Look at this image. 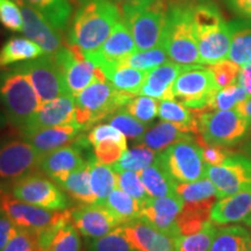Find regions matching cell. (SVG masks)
I'll use <instances>...</instances> for the list:
<instances>
[{
  "label": "cell",
  "mask_w": 251,
  "mask_h": 251,
  "mask_svg": "<svg viewBox=\"0 0 251 251\" xmlns=\"http://www.w3.org/2000/svg\"><path fill=\"white\" fill-rule=\"evenodd\" d=\"M120 20V9L109 0H81L68 43L78 46L84 54L96 51L105 43Z\"/></svg>",
  "instance_id": "obj_1"
},
{
  "label": "cell",
  "mask_w": 251,
  "mask_h": 251,
  "mask_svg": "<svg viewBox=\"0 0 251 251\" xmlns=\"http://www.w3.org/2000/svg\"><path fill=\"white\" fill-rule=\"evenodd\" d=\"M192 17L202 64L212 65L228 58L233 30L214 2L197 1L193 5Z\"/></svg>",
  "instance_id": "obj_2"
},
{
  "label": "cell",
  "mask_w": 251,
  "mask_h": 251,
  "mask_svg": "<svg viewBox=\"0 0 251 251\" xmlns=\"http://www.w3.org/2000/svg\"><path fill=\"white\" fill-rule=\"evenodd\" d=\"M168 0H136L120 6L121 20L129 28L139 51L162 45Z\"/></svg>",
  "instance_id": "obj_3"
},
{
  "label": "cell",
  "mask_w": 251,
  "mask_h": 251,
  "mask_svg": "<svg viewBox=\"0 0 251 251\" xmlns=\"http://www.w3.org/2000/svg\"><path fill=\"white\" fill-rule=\"evenodd\" d=\"M193 5L169 4L164 35L161 45L168 52L170 61L183 67L203 65L200 59L194 30Z\"/></svg>",
  "instance_id": "obj_4"
},
{
  "label": "cell",
  "mask_w": 251,
  "mask_h": 251,
  "mask_svg": "<svg viewBox=\"0 0 251 251\" xmlns=\"http://www.w3.org/2000/svg\"><path fill=\"white\" fill-rule=\"evenodd\" d=\"M134 97L136 94L118 90L108 80L94 81L76 97V126L81 131L90 130L124 108Z\"/></svg>",
  "instance_id": "obj_5"
},
{
  "label": "cell",
  "mask_w": 251,
  "mask_h": 251,
  "mask_svg": "<svg viewBox=\"0 0 251 251\" xmlns=\"http://www.w3.org/2000/svg\"><path fill=\"white\" fill-rule=\"evenodd\" d=\"M0 102L9 124L19 131L41 107L30 80L15 67L0 71Z\"/></svg>",
  "instance_id": "obj_6"
},
{
  "label": "cell",
  "mask_w": 251,
  "mask_h": 251,
  "mask_svg": "<svg viewBox=\"0 0 251 251\" xmlns=\"http://www.w3.org/2000/svg\"><path fill=\"white\" fill-rule=\"evenodd\" d=\"M197 111V109H196ZM199 137L207 144L235 148L246 140L249 127L246 118L236 108L226 111H198Z\"/></svg>",
  "instance_id": "obj_7"
},
{
  "label": "cell",
  "mask_w": 251,
  "mask_h": 251,
  "mask_svg": "<svg viewBox=\"0 0 251 251\" xmlns=\"http://www.w3.org/2000/svg\"><path fill=\"white\" fill-rule=\"evenodd\" d=\"M156 162L176 183H192L206 176V163L196 140H183L158 152Z\"/></svg>",
  "instance_id": "obj_8"
},
{
  "label": "cell",
  "mask_w": 251,
  "mask_h": 251,
  "mask_svg": "<svg viewBox=\"0 0 251 251\" xmlns=\"http://www.w3.org/2000/svg\"><path fill=\"white\" fill-rule=\"evenodd\" d=\"M8 192L21 201L50 211H65L70 205L67 193L40 170L13 181Z\"/></svg>",
  "instance_id": "obj_9"
},
{
  "label": "cell",
  "mask_w": 251,
  "mask_h": 251,
  "mask_svg": "<svg viewBox=\"0 0 251 251\" xmlns=\"http://www.w3.org/2000/svg\"><path fill=\"white\" fill-rule=\"evenodd\" d=\"M219 90L212 71L205 65L186 67L172 86L175 100L188 108L202 112L208 111Z\"/></svg>",
  "instance_id": "obj_10"
},
{
  "label": "cell",
  "mask_w": 251,
  "mask_h": 251,
  "mask_svg": "<svg viewBox=\"0 0 251 251\" xmlns=\"http://www.w3.org/2000/svg\"><path fill=\"white\" fill-rule=\"evenodd\" d=\"M91 146L92 144L89 141L87 134L81 131L68 146L42 153L37 168L59 186L71 172L76 171L96 158L94 153H90Z\"/></svg>",
  "instance_id": "obj_11"
},
{
  "label": "cell",
  "mask_w": 251,
  "mask_h": 251,
  "mask_svg": "<svg viewBox=\"0 0 251 251\" xmlns=\"http://www.w3.org/2000/svg\"><path fill=\"white\" fill-rule=\"evenodd\" d=\"M19 71L26 75L39 97L41 105L67 96L69 90L62 69L56 62L54 55L45 54L15 65ZM71 96V94H70Z\"/></svg>",
  "instance_id": "obj_12"
},
{
  "label": "cell",
  "mask_w": 251,
  "mask_h": 251,
  "mask_svg": "<svg viewBox=\"0 0 251 251\" xmlns=\"http://www.w3.org/2000/svg\"><path fill=\"white\" fill-rule=\"evenodd\" d=\"M54 57L64 75L69 93L75 98L94 81L107 80L101 69L89 61L76 45L64 43Z\"/></svg>",
  "instance_id": "obj_13"
},
{
  "label": "cell",
  "mask_w": 251,
  "mask_h": 251,
  "mask_svg": "<svg viewBox=\"0 0 251 251\" xmlns=\"http://www.w3.org/2000/svg\"><path fill=\"white\" fill-rule=\"evenodd\" d=\"M40 153L25 139H0V184L13 181L39 170Z\"/></svg>",
  "instance_id": "obj_14"
},
{
  "label": "cell",
  "mask_w": 251,
  "mask_h": 251,
  "mask_svg": "<svg viewBox=\"0 0 251 251\" xmlns=\"http://www.w3.org/2000/svg\"><path fill=\"white\" fill-rule=\"evenodd\" d=\"M206 177L215 186L218 199L251 190V159L237 152L220 165L206 164Z\"/></svg>",
  "instance_id": "obj_15"
},
{
  "label": "cell",
  "mask_w": 251,
  "mask_h": 251,
  "mask_svg": "<svg viewBox=\"0 0 251 251\" xmlns=\"http://www.w3.org/2000/svg\"><path fill=\"white\" fill-rule=\"evenodd\" d=\"M0 212L4 213L18 227L33 231L48 228L71 215L69 208L59 212L50 211L21 201L9 192L0 193Z\"/></svg>",
  "instance_id": "obj_16"
},
{
  "label": "cell",
  "mask_w": 251,
  "mask_h": 251,
  "mask_svg": "<svg viewBox=\"0 0 251 251\" xmlns=\"http://www.w3.org/2000/svg\"><path fill=\"white\" fill-rule=\"evenodd\" d=\"M137 51L134 37L129 28L120 20L112 34L98 50L84 54L86 58L100 68L103 74L119 67L128 56Z\"/></svg>",
  "instance_id": "obj_17"
},
{
  "label": "cell",
  "mask_w": 251,
  "mask_h": 251,
  "mask_svg": "<svg viewBox=\"0 0 251 251\" xmlns=\"http://www.w3.org/2000/svg\"><path fill=\"white\" fill-rule=\"evenodd\" d=\"M69 209L72 224L86 238L105 236L120 226L112 213L99 203H78Z\"/></svg>",
  "instance_id": "obj_18"
},
{
  "label": "cell",
  "mask_w": 251,
  "mask_h": 251,
  "mask_svg": "<svg viewBox=\"0 0 251 251\" xmlns=\"http://www.w3.org/2000/svg\"><path fill=\"white\" fill-rule=\"evenodd\" d=\"M55 126H76V98L74 96L67 94L41 105L19 133L24 134Z\"/></svg>",
  "instance_id": "obj_19"
},
{
  "label": "cell",
  "mask_w": 251,
  "mask_h": 251,
  "mask_svg": "<svg viewBox=\"0 0 251 251\" xmlns=\"http://www.w3.org/2000/svg\"><path fill=\"white\" fill-rule=\"evenodd\" d=\"M121 228L134 251H176L178 237L159 231L142 218L127 222Z\"/></svg>",
  "instance_id": "obj_20"
},
{
  "label": "cell",
  "mask_w": 251,
  "mask_h": 251,
  "mask_svg": "<svg viewBox=\"0 0 251 251\" xmlns=\"http://www.w3.org/2000/svg\"><path fill=\"white\" fill-rule=\"evenodd\" d=\"M183 206V199L177 193L162 198H149L141 207L140 218L148 221L159 231L179 237L177 218Z\"/></svg>",
  "instance_id": "obj_21"
},
{
  "label": "cell",
  "mask_w": 251,
  "mask_h": 251,
  "mask_svg": "<svg viewBox=\"0 0 251 251\" xmlns=\"http://www.w3.org/2000/svg\"><path fill=\"white\" fill-rule=\"evenodd\" d=\"M15 1L18 2L23 14V33L28 39L37 43L43 49L45 54L55 55L64 46L58 31L50 26L48 21L39 12H36L23 0H15Z\"/></svg>",
  "instance_id": "obj_22"
},
{
  "label": "cell",
  "mask_w": 251,
  "mask_h": 251,
  "mask_svg": "<svg viewBox=\"0 0 251 251\" xmlns=\"http://www.w3.org/2000/svg\"><path fill=\"white\" fill-rule=\"evenodd\" d=\"M251 218V190L219 199L211 211V221L218 226L246 224Z\"/></svg>",
  "instance_id": "obj_23"
},
{
  "label": "cell",
  "mask_w": 251,
  "mask_h": 251,
  "mask_svg": "<svg viewBox=\"0 0 251 251\" xmlns=\"http://www.w3.org/2000/svg\"><path fill=\"white\" fill-rule=\"evenodd\" d=\"M185 68L186 67L168 61L152 69L148 72L139 94L158 100H174L172 86Z\"/></svg>",
  "instance_id": "obj_24"
},
{
  "label": "cell",
  "mask_w": 251,
  "mask_h": 251,
  "mask_svg": "<svg viewBox=\"0 0 251 251\" xmlns=\"http://www.w3.org/2000/svg\"><path fill=\"white\" fill-rule=\"evenodd\" d=\"M81 133L76 126H55V127L41 128L20 136L29 142L40 155L68 146Z\"/></svg>",
  "instance_id": "obj_25"
},
{
  "label": "cell",
  "mask_w": 251,
  "mask_h": 251,
  "mask_svg": "<svg viewBox=\"0 0 251 251\" xmlns=\"http://www.w3.org/2000/svg\"><path fill=\"white\" fill-rule=\"evenodd\" d=\"M192 139H194V135L184 131L179 126L172 122L162 121L151 126L135 143L143 144L153 151L161 152L179 141Z\"/></svg>",
  "instance_id": "obj_26"
},
{
  "label": "cell",
  "mask_w": 251,
  "mask_h": 251,
  "mask_svg": "<svg viewBox=\"0 0 251 251\" xmlns=\"http://www.w3.org/2000/svg\"><path fill=\"white\" fill-rule=\"evenodd\" d=\"M45 55L37 43L25 37H11L0 48V70Z\"/></svg>",
  "instance_id": "obj_27"
},
{
  "label": "cell",
  "mask_w": 251,
  "mask_h": 251,
  "mask_svg": "<svg viewBox=\"0 0 251 251\" xmlns=\"http://www.w3.org/2000/svg\"><path fill=\"white\" fill-rule=\"evenodd\" d=\"M158 117L163 121L172 122L179 126L184 131L196 135L199 133L198 128V111L191 109L177 101V100H161L158 107Z\"/></svg>",
  "instance_id": "obj_28"
},
{
  "label": "cell",
  "mask_w": 251,
  "mask_h": 251,
  "mask_svg": "<svg viewBox=\"0 0 251 251\" xmlns=\"http://www.w3.org/2000/svg\"><path fill=\"white\" fill-rule=\"evenodd\" d=\"M42 15L57 31L67 29L72 14L69 0H23Z\"/></svg>",
  "instance_id": "obj_29"
},
{
  "label": "cell",
  "mask_w": 251,
  "mask_h": 251,
  "mask_svg": "<svg viewBox=\"0 0 251 251\" xmlns=\"http://www.w3.org/2000/svg\"><path fill=\"white\" fill-rule=\"evenodd\" d=\"M139 175L150 198H162L177 193L176 192L177 183L156 162V159L151 165L140 171Z\"/></svg>",
  "instance_id": "obj_30"
},
{
  "label": "cell",
  "mask_w": 251,
  "mask_h": 251,
  "mask_svg": "<svg viewBox=\"0 0 251 251\" xmlns=\"http://www.w3.org/2000/svg\"><path fill=\"white\" fill-rule=\"evenodd\" d=\"M91 163V162H90ZM90 163L71 172L59 187L67 193L72 201L78 203H96V197L92 192L90 181Z\"/></svg>",
  "instance_id": "obj_31"
},
{
  "label": "cell",
  "mask_w": 251,
  "mask_h": 251,
  "mask_svg": "<svg viewBox=\"0 0 251 251\" xmlns=\"http://www.w3.org/2000/svg\"><path fill=\"white\" fill-rule=\"evenodd\" d=\"M90 181L97 202L102 205L117 188V172L112 166L102 164L94 158L90 163Z\"/></svg>",
  "instance_id": "obj_32"
},
{
  "label": "cell",
  "mask_w": 251,
  "mask_h": 251,
  "mask_svg": "<svg viewBox=\"0 0 251 251\" xmlns=\"http://www.w3.org/2000/svg\"><path fill=\"white\" fill-rule=\"evenodd\" d=\"M102 205L112 213L120 226L140 218L141 202L120 188L113 191Z\"/></svg>",
  "instance_id": "obj_33"
},
{
  "label": "cell",
  "mask_w": 251,
  "mask_h": 251,
  "mask_svg": "<svg viewBox=\"0 0 251 251\" xmlns=\"http://www.w3.org/2000/svg\"><path fill=\"white\" fill-rule=\"evenodd\" d=\"M250 240V231L242 226L219 227L208 251H244Z\"/></svg>",
  "instance_id": "obj_34"
},
{
  "label": "cell",
  "mask_w": 251,
  "mask_h": 251,
  "mask_svg": "<svg viewBox=\"0 0 251 251\" xmlns=\"http://www.w3.org/2000/svg\"><path fill=\"white\" fill-rule=\"evenodd\" d=\"M149 71L139 70L127 65H119L105 74L106 78L118 90L139 94L147 79Z\"/></svg>",
  "instance_id": "obj_35"
},
{
  "label": "cell",
  "mask_w": 251,
  "mask_h": 251,
  "mask_svg": "<svg viewBox=\"0 0 251 251\" xmlns=\"http://www.w3.org/2000/svg\"><path fill=\"white\" fill-rule=\"evenodd\" d=\"M231 35L228 58L238 67H243L251 61V23L244 26L240 23H230Z\"/></svg>",
  "instance_id": "obj_36"
},
{
  "label": "cell",
  "mask_w": 251,
  "mask_h": 251,
  "mask_svg": "<svg viewBox=\"0 0 251 251\" xmlns=\"http://www.w3.org/2000/svg\"><path fill=\"white\" fill-rule=\"evenodd\" d=\"M156 151H153L143 144H136L129 150H126L118 162L112 164L117 172L135 171L140 172L151 165L156 159Z\"/></svg>",
  "instance_id": "obj_37"
},
{
  "label": "cell",
  "mask_w": 251,
  "mask_h": 251,
  "mask_svg": "<svg viewBox=\"0 0 251 251\" xmlns=\"http://www.w3.org/2000/svg\"><path fill=\"white\" fill-rule=\"evenodd\" d=\"M218 225L209 221L201 230L197 233L181 235L177 238L176 251H208L218 233Z\"/></svg>",
  "instance_id": "obj_38"
},
{
  "label": "cell",
  "mask_w": 251,
  "mask_h": 251,
  "mask_svg": "<svg viewBox=\"0 0 251 251\" xmlns=\"http://www.w3.org/2000/svg\"><path fill=\"white\" fill-rule=\"evenodd\" d=\"M176 192L184 202H201L216 198V188L208 178L192 183H177Z\"/></svg>",
  "instance_id": "obj_39"
},
{
  "label": "cell",
  "mask_w": 251,
  "mask_h": 251,
  "mask_svg": "<svg viewBox=\"0 0 251 251\" xmlns=\"http://www.w3.org/2000/svg\"><path fill=\"white\" fill-rule=\"evenodd\" d=\"M168 52L163 48L162 46L155 47V48L149 50H142L128 56L120 65H127V67L139 69V70L143 71H150L163 63L168 62Z\"/></svg>",
  "instance_id": "obj_40"
},
{
  "label": "cell",
  "mask_w": 251,
  "mask_h": 251,
  "mask_svg": "<svg viewBox=\"0 0 251 251\" xmlns=\"http://www.w3.org/2000/svg\"><path fill=\"white\" fill-rule=\"evenodd\" d=\"M107 121H109V125H112L113 127L120 130L127 139L133 140L134 142H136L152 126L136 120L125 108H121L113 113L111 117L107 119Z\"/></svg>",
  "instance_id": "obj_41"
},
{
  "label": "cell",
  "mask_w": 251,
  "mask_h": 251,
  "mask_svg": "<svg viewBox=\"0 0 251 251\" xmlns=\"http://www.w3.org/2000/svg\"><path fill=\"white\" fill-rule=\"evenodd\" d=\"M46 251H81L79 231L71 220L58 229Z\"/></svg>",
  "instance_id": "obj_42"
},
{
  "label": "cell",
  "mask_w": 251,
  "mask_h": 251,
  "mask_svg": "<svg viewBox=\"0 0 251 251\" xmlns=\"http://www.w3.org/2000/svg\"><path fill=\"white\" fill-rule=\"evenodd\" d=\"M250 94L246 89L238 85L237 83L229 85L224 89H220L215 97L213 98L208 111H226V109H233L237 106V103L246 100ZM207 111V112H208Z\"/></svg>",
  "instance_id": "obj_43"
},
{
  "label": "cell",
  "mask_w": 251,
  "mask_h": 251,
  "mask_svg": "<svg viewBox=\"0 0 251 251\" xmlns=\"http://www.w3.org/2000/svg\"><path fill=\"white\" fill-rule=\"evenodd\" d=\"M158 107L159 102L157 101V99L140 96L134 97L124 108L136 120L151 125L156 117H158Z\"/></svg>",
  "instance_id": "obj_44"
},
{
  "label": "cell",
  "mask_w": 251,
  "mask_h": 251,
  "mask_svg": "<svg viewBox=\"0 0 251 251\" xmlns=\"http://www.w3.org/2000/svg\"><path fill=\"white\" fill-rule=\"evenodd\" d=\"M87 251H134L126 238L121 226L99 238L87 243Z\"/></svg>",
  "instance_id": "obj_45"
},
{
  "label": "cell",
  "mask_w": 251,
  "mask_h": 251,
  "mask_svg": "<svg viewBox=\"0 0 251 251\" xmlns=\"http://www.w3.org/2000/svg\"><path fill=\"white\" fill-rule=\"evenodd\" d=\"M117 187L120 188L121 191H124L125 193L129 194L134 199L139 200L141 202V207L150 198L148 193H147L146 188H144V185L142 180H141L139 172H117Z\"/></svg>",
  "instance_id": "obj_46"
},
{
  "label": "cell",
  "mask_w": 251,
  "mask_h": 251,
  "mask_svg": "<svg viewBox=\"0 0 251 251\" xmlns=\"http://www.w3.org/2000/svg\"><path fill=\"white\" fill-rule=\"evenodd\" d=\"M208 68L212 71L213 77L220 89L237 83V77L241 68L234 62H231L230 59H224V61L214 63V64L208 65Z\"/></svg>",
  "instance_id": "obj_47"
},
{
  "label": "cell",
  "mask_w": 251,
  "mask_h": 251,
  "mask_svg": "<svg viewBox=\"0 0 251 251\" xmlns=\"http://www.w3.org/2000/svg\"><path fill=\"white\" fill-rule=\"evenodd\" d=\"M0 23L12 31H23L24 20L15 0H0Z\"/></svg>",
  "instance_id": "obj_48"
},
{
  "label": "cell",
  "mask_w": 251,
  "mask_h": 251,
  "mask_svg": "<svg viewBox=\"0 0 251 251\" xmlns=\"http://www.w3.org/2000/svg\"><path fill=\"white\" fill-rule=\"evenodd\" d=\"M94 156L102 164H114L121 158L124 152L127 150V147L114 140H106L94 144Z\"/></svg>",
  "instance_id": "obj_49"
},
{
  "label": "cell",
  "mask_w": 251,
  "mask_h": 251,
  "mask_svg": "<svg viewBox=\"0 0 251 251\" xmlns=\"http://www.w3.org/2000/svg\"><path fill=\"white\" fill-rule=\"evenodd\" d=\"M2 251H40L35 231L19 227Z\"/></svg>",
  "instance_id": "obj_50"
},
{
  "label": "cell",
  "mask_w": 251,
  "mask_h": 251,
  "mask_svg": "<svg viewBox=\"0 0 251 251\" xmlns=\"http://www.w3.org/2000/svg\"><path fill=\"white\" fill-rule=\"evenodd\" d=\"M196 142L199 144L202 151V158L206 164L211 165H220L222 164L229 156L237 153L236 148H227V147L214 146V144H207L200 140L199 137L194 136Z\"/></svg>",
  "instance_id": "obj_51"
},
{
  "label": "cell",
  "mask_w": 251,
  "mask_h": 251,
  "mask_svg": "<svg viewBox=\"0 0 251 251\" xmlns=\"http://www.w3.org/2000/svg\"><path fill=\"white\" fill-rule=\"evenodd\" d=\"M87 137H89V141L91 144H92V147L94 144L106 140H114L117 141V142L121 143L122 146L127 147V137H126L120 130L117 129L115 127H113V126L109 124L97 125L93 129L89 130Z\"/></svg>",
  "instance_id": "obj_52"
},
{
  "label": "cell",
  "mask_w": 251,
  "mask_h": 251,
  "mask_svg": "<svg viewBox=\"0 0 251 251\" xmlns=\"http://www.w3.org/2000/svg\"><path fill=\"white\" fill-rule=\"evenodd\" d=\"M18 226L13 224L4 213L0 212V251L4 250L6 244L18 231Z\"/></svg>",
  "instance_id": "obj_53"
},
{
  "label": "cell",
  "mask_w": 251,
  "mask_h": 251,
  "mask_svg": "<svg viewBox=\"0 0 251 251\" xmlns=\"http://www.w3.org/2000/svg\"><path fill=\"white\" fill-rule=\"evenodd\" d=\"M230 11L251 23V0H224Z\"/></svg>",
  "instance_id": "obj_54"
},
{
  "label": "cell",
  "mask_w": 251,
  "mask_h": 251,
  "mask_svg": "<svg viewBox=\"0 0 251 251\" xmlns=\"http://www.w3.org/2000/svg\"><path fill=\"white\" fill-rule=\"evenodd\" d=\"M237 84L246 89L247 92L251 96V61L241 67L237 77Z\"/></svg>",
  "instance_id": "obj_55"
},
{
  "label": "cell",
  "mask_w": 251,
  "mask_h": 251,
  "mask_svg": "<svg viewBox=\"0 0 251 251\" xmlns=\"http://www.w3.org/2000/svg\"><path fill=\"white\" fill-rule=\"evenodd\" d=\"M235 108L246 118L248 127H249V133H251V96L248 97L244 101L237 103V106Z\"/></svg>",
  "instance_id": "obj_56"
},
{
  "label": "cell",
  "mask_w": 251,
  "mask_h": 251,
  "mask_svg": "<svg viewBox=\"0 0 251 251\" xmlns=\"http://www.w3.org/2000/svg\"><path fill=\"white\" fill-rule=\"evenodd\" d=\"M240 151L243 155H246L248 158L251 159V140H248L242 144V147L240 148Z\"/></svg>",
  "instance_id": "obj_57"
},
{
  "label": "cell",
  "mask_w": 251,
  "mask_h": 251,
  "mask_svg": "<svg viewBox=\"0 0 251 251\" xmlns=\"http://www.w3.org/2000/svg\"><path fill=\"white\" fill-rule=\"evenodd\" d=\"M169 4H178V5H193L199 0H168Z\"/></svg>",
  "instance_id": "obj_58"
},
{
  "label": "cell",
  "mask_w": 251,
  "mask_h": 251,
  "mask_svg": "<svg viewBox=\"0 0 251 251\" xmlns=\"http://www.w3.org/2000/svg\"><path fill=\"white\" fill-rule=\"evenodd\" d=\"M7 121H8L7 117H6V115H4L1 112H0V130H1L2 128L5 127L6 122H7Z\"/></svg>",
  "instance_id": "obj_59"
},
{
  "label": "cell",
  "mask_w": 251,
  "mask_h": 251,
  "mask_svg": "<svg viewBox=\"0 0 251 251\" xmlns=\"http://www.w3.org/2000/svg\"><path fill=\"white\" fill-rule=\"evenodd\" d=\"M244 225H246L247 226V228H249L250 229V230H251V218L249 219V220H248V221L246 222V224H244Z\"/></svg>",
  "instance_id": "obj_60"
},
{
  "label": "cell",
  "mask_w": 251,
  "mask_h": 251,
  "mask_svg": "<svg viewBox=\"0 0 251 251\" xmlns=\"http://www.w3.org/2000/svg\"><path fill=\"white\" fill-rule=\"evenodd\" d=\"M118 1H122V2H130V1H136V0H118Z\"/></svg>",
  "instance_id": "obj_61"
},
{
  "label": "cell",
  "mask_w": 251,
  "mask_h": 251,
  "mask_svg": "<svg viewBox=\"0 0 251 251\" xmlns=\"http://www.w3.org/2000/svg\"><path fill=\"white\" fill-rule=\"evenodd\" d=\"M244 251H251V246H250V244H248L246 249H244Z\"/></svg>",
  "instance_id": "obj_62"
},
{
  "label": "cell",
  "mask_w": 251,
  "mask_h": 251,
  "mask_svg": "<svg viewBox=\"0 0 251 251\" xmlns=\"http://www.w3.org/2000/svg\"><path fill=\"white\" fill-rule=\"evenodd\" d=\"M72 1H74V2H79V1H81V0H72Z\"/></svg>",
  "instance_id": "obj_63"
},
{
  "label": "cell",
  "mask_w": 251,
  "mask_h": 251,
  "mask_svg": "<svg viewBox=\"0 0 251 251\" xmlns=\"http://www.w3.org/2000/svg\"><path fill=\"white\" fill-rule=\"evenodd\" d=\"M249 244L251 246V233H250V240H249Z\"/></svg>",
  "instance_id": "obj_64"
}]
</instances>
